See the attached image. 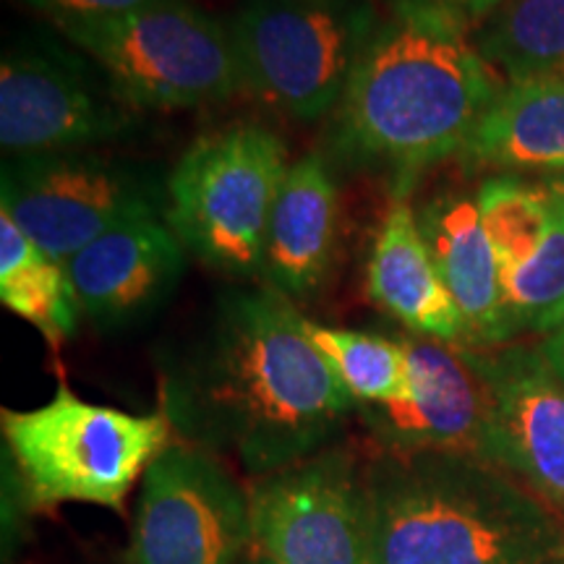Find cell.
Wrapping results in <instances>:
<instances>
[{"mask_svg": "<svg viewBox=\"0 0 564 564\" xmlns=\"http://www.w3.org/2000/svg\"><path fill=\"white\" fill-rule=\"evenodd\" d=\"M160 408L183 442L253 478L333 447L358 403L303 333L293 301L230 288L162 369Z\"/></svg>", "mask_w": 564, "mask_h": 564, "instance_id": "1", "label": "cell"}, {"mask_svg": "<svg viewBox=\"0 0 564 564\" xmlns=\"http://www.w3.org/2000/svg\"><path fill=\"white\" fill-rule=\"evenodd\" d=\"M502 87L468 24L390 9L333 112L329 147L348 165L390 175L394 194H405L423 171L465 150Z\"/></svg>", "mask_w": 564, "mask_h": 564, "instance_id": "2", "label": "cell"}, {"mask_svg": "<svg viewBox=\"0 0 564 564\" xmlns=\"http://www.w3.org/2000/svg\"><path fill=\"white\" fill-rule=\"evenodd\" d=\"M366 564H552L564 520L497 465L455 453L366 463Z\"/></svg>", "mask_w": 564, "mask_h": 564, "instance_id": "3", "label": "cell"}, {"mask_svg": "<svg viewBox=\"0 0 564 564\" xmlns=\"http://www.w3.org/2000/svg\"><path fill=\"white\" fill-rule=\"evenodd\" d=\"M6 453L26 510L95 505L123 512L137 481L165 453L173 423L165 411L129 413L82 400L66 382L47 403L0 413Z\"/></svg>", "mask_w": 564, "mask_h": 564, "instance_id": "4", "label": "cell"}, {"mask_svg": "<svg viewBox=\"0 0 564 564\" xmlns=\"http://www.w3.org/2000/svg\"><path fill=\"white\" fill-rule=\"evenodd\" d=\"M379 26L373 0H241L228 19L246 95L299 123L333 118Z\"/></svg>", "mask_w": 564, "mask_h": 564, "instance_id": "5", "label": "cell"}, {"mask_svg": "<svg viewBox=\"0 0 564 564\" xmlns=\"http://www.w3.org/2000/svg\"><path fill=\"white\" fill-rule=\"evenodd\" d=\"M87 53L133 110H194L243 91L228 21L192 0H158L116 19L53 26Z\"/></svg>", "mask_w": 564, "mask_h": 564, "instance_id": "6", "label": "cell"}, {"mask_svg": "<svg viewBox=\"0 0 564 564\" xmlns=\"http://www.w3.org/2000/svg\"><path fill=\"white\" fill-rule=\"evenodd\" d=\"M288 147L257 123L196 139L167 173V223L188 253L230 278H259Z\"/></svg>", "mask_w": 564, "mask_h": 564, "instance_id": "7", "label": "cell"}, {"mask_svg": "<svg viewBox=\"0 0 564 564\" xmlns=\"http://www.w3.org/2000/svg\"><path fill=\"white\" fill-rule=\"evenodd\" d=\"M0 212L68 264L118 225L167 212V175L102 150L6 158Z\"/></svg>", "mask_w": 564, "mask_h": 564, "instance_id": "8", "label": "cell"}, {"mask_svg": "<svg viewBox=\"0 0 564 564\" xmlns=\"http://www.w3.org/2000/svg\"><path fill=\"white\" fill-rule=\"evenodd\" d=\"M129 108L97 63L51 34H26L0 61V144L6 158L102 150L133 131Z\"/></svg>", "mask_w": 564, "mask_h": 564, "instance_id": "9", "label": "cell"}, {"mask_svg": "<svg viewBox=\"0 0 564 564\" xmlns=\"http://www.w3.org/2000/svg\"><path fill=\"white\" fill-rule=\"evenodd\" d=\"M253 544L249 489L192 442H173L141 478L133 564H241Z\"/></svg>", "mask_w": 564, "mask_h": 564, "instance_id": "10", "label": "cell"}, {"mask_svg": "<svg viewBox=\"0 0 564 564\" xmlns=\"http://www.w3.org/2000/svg\"><path fill=\"white\" fill-rule=\"evenodd\" d=\"M366 463L345 444L253 478V544L274 564H366Z\"/></svg>", "mask_w": 564, "mask_h": 564, "instance_id": "11", "label": "cell"}, {"mask_svg": "<svg viewBox=\"0 0 564 564\" xmlns=\"http://www.w3.org/2000/svg\"><path fill=\"white\" fill-rule=\"evenodd\" d=\"M489 394L484 460L564 520V379L541 345L468 348Z\"/></svg>", "mask_w": 564, "mask_h": 564, "instance_id": "12", "label": "cell"}, {"mask_svg": "<svg viewBox=\"0 0 564 564\" xmlns=\"http://www.w3.org/2000/svg\"><path fill=\"white\" fill-rule=\"evenodd\" d=\"M411 364V394L361 405L366 432L387 453H455L484 460L489 394L465 345L400 335Z\"/></svg>", "mask_w": 564, "mask_h": 564, "instance_id": "13", "label": "cell"}, {"mask_svg": "<svg viewBox=\"0 0 564 564\" xmlns=\"http://www.w3.org/2000/svg\"><path fill=\"white\" fill-rule=\"evenodd\" d=\"M188 249L165 215L129 220L66 264L84 319L100 329L137 327L178 291Z\"/></svg>", "mask_w": 564, "mask_h": 564, "instance_id": "14", "label": "cell"}, {"mask_svg": "<svg viewBox=\"0 0 564 564\" xmlns=\"http://www.w3.org/2000/svg\"><path fill=\"white\" fill-rule=\"evenodd\" d=\"M340 196L322 154L291 162L267 230L262 282L288 301H306L324 288L335 262Z\"/></svg>", "mask_w": 564, "mask_h": 564, "instance_id": "15", "label": "cell"}, {"mask_svg": "<svg viewBox=\"0 0 564 564\" xmlns=\"http://www.w3.org/2000/svg\"><path fill=\"white\" fill-rule=\"evenodd\" d=\"M415 217L444 288L465 319V348H499L510 343L497 257L486 238L476 196L436 194L415 209Z\"/></svg>", "mask_w": 564, "mask_h": 564, "instance_id": "16", "label": "cell"}, {"mask_svg": "<svg viewBox=\"0 0 564 564\" xmlns=\"http://www.w3.org/2000/svg\"><path fill=\"white\" fill-rule=\"evenodd\" d=\"M366 291L408 333L468 345L460 308L444 288L411 204L400 202L387 212L371 246Z\"/></svg>", "mask_w": 564, "mask_h": 564, "instance_id": "17", "label": "cell"}, {"mask_svg": "<svg viewBox=\"0 0 564 564\" xmlns=\"http://www.w3.org/2000/svg\"><path fill=\"white\" fill-rule=\"evenodd\" d=\"M460 158L502 171L564 175V76L505 84Z\"/></svg>", "mask_w": 564, "mask_h": 564, "instance_id": "18", "label": "cell"}, {"mask_svg": "<svg viewBox=\"0 0 564 564\" xmlns=\"http://www.w3.org/2000/svg\"><path fill=\"white\" fill-rule=\"evenodd\" d=\"M0 303L58 350L79 329L82 308L68 267L0 212Z\"/></svg>", "mask_w": 564, "mask_h": 564, "instance_id": "19", "label": "cell"}, {"mask_svg": "<svg viewBox=\"0 0 564 564\" xmlns=\"http://www.w3.org/2000/svg\"><path fill=\"white\" fill-rule=\"evenodd\" d=\"M474 42L505 84L564 76V0H505Z\"/></svg>", "mask_w": 564, "mask_h": 564, "instance_id": "20", "label": "cell"}, {"mask_svg": "<svg viewBox=\"0 0 564 564\" xmlns=\"http://www.w3.org/2000/svg\"><path fill=\"white\" fill-rule=\"evenodd\" d=\"M303 333L358 408L400 403L411 394V364L400 337L327 327L303 316Z\"/></svg>", "mask_w": 564, "mask_h": 564, "instance_id": "21", "label": "cell"}, {"mask_svg": "<svg viewBox=\"0 0 564 564\" xmlns=\"http://www.w3.org/2000/svg\"><path fill=\"white\" fill-rule=\"evenodd\" d=\"M478 212L499 272L528 262L541 251L556 223V204L546 188L514 175H497L478 188Z\"/></svg>", "mask_w": 564, "mask_h": 564, "instance_id": "22", "label": "cell"}, {"mask_svg": "<svg viewBox=\"0 0 564 564\" xmlns=\"http://www.w3.org/2000/svg\"><path fill=\"white\" fill-rule=\"evenodd\" d=\"M560 209V207H556ZM502 308L510 337L523 333L552 335L564 324V212L552 236L528 262L499 272Z\"/></svg>", "mask_w": 564, "mask_h": 564, "instance_id": "23", "label": "cell"}, {"mask_svg": "<svg viewBox=\"0 0 564 564\" xmlns=\"http://www.w3.org/2000/svg\"><path fill=\"white\" fill-rule=\"evenodd\" d=\"M21 3L51 19L53 26H61L79 24V21L116 19L123 17V13L144 9L150 3H158V0H21Z\"/></svg>", "mask_w": 564, "mask_h": 564, "instance_id": "24", "label": "cell"}, {"mask_svg": "<svg viewBox=\"0 0 564 564\" xmlns=\"http://www.w3.org/2000/svg\"><path fill=\"white\" fill-rule=\"evenodd\" d=\"M382 3L390 6V9H408V6H411V9L440 11L463 21V24H468L470 30H476L486 17H491V13L505 3V0H382Z\"/></svg>", "mask_w": 564, "mask_h": 564, "instance_id": "25", "label": "cell"}, {"mask_svg": "<svg viewBox=\"0 0 564 564\" xmlns=\"http://www.w3.org/2000/svg\"><path fill=\"white\" fill-rule=\"evenodd\" d=\"M541 186L546 188V194L552 196V202L564 212V175H546Z\"/></svg>", "mask_w": 564, "mask_h": 564, "instance_id": "26", "label": "cell"}, {"mask_svg": "<svg viewBox=\"0 0 564 564\" xmlns=\"http://www.w3.org/2000/svg\"><path fill=\"white\" fill-rule=\"evenodd\" d=\"M541 350H544V356L549 358V364H552V369L564 379V348H562V345H554V343L544 340V343H541Z\"/></svg>", "mask_w": 564, "mask_h": 564, "instance_id": "27", "label": "cell"}, {"mask_svg": "<svg viewBox=\"0 0 564 564\" xmlns=\"http://www.w3.org/2000/svg\"><path fill=\"white\" fill-rule=\"evenodd\" d=\"M241 564H274V562L257 544H251V549H249V552H246Z\"/></svg>", "mask_w": 564, "mask_h": 564, "instance_id": "28", "label": "cell"}, {"mask_svg": "<svg viewBox=\"0 0 564 564\" xmlns=\"http://www.w3.org/2000/svg\"><path fill=\"white\" fill-rule=\"evenodd\" d=\"M546 340H549V343H554V345H562V348H564V324H562L560 329H556V333L549 335Z\"/></svg>", "mask_w": 564, "mask_h": 564, "instance_id": "29", "label": "cell"}]
</instances>
